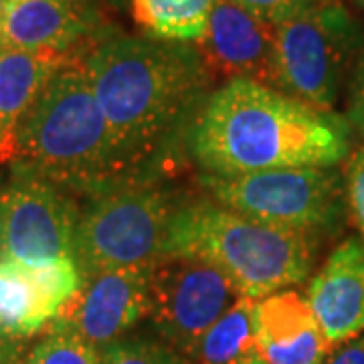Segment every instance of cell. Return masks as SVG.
<instances>
[{"label": "cell", "instance_id": "1", "mask_svg": "<svg viewBox=\"0 0 364 364\" xmlns=\"http://www.w3.org/2000/svg\"><path fill=\"white\" fill-rule=\"evenodd\" d=\"M119 146L158 181L213 93V73L191 43L107 35L81 59Z\"/></svg>", "mask_w": 364, "mask_h": 364}, {"label": "cell", "instance_id": "2", "mask_svg": "<svg viewBox=\"0 0 364 364\" xmlns=\"http://www.w3.org/2000/svg\"><path fill=\"white\" fill-rule=\"evenodd\" d=\"M350 144L346 117L257 81L231 79L196 114L186 150L203 174L233 178L284 168H334L350 156Z\"/></svg>", "mask_w": 364, "mask_h": 364}, {"label": "cell", "instance_id": "3", "mask_svg": "<svg viewBox=\"0 0 364 364\" xmlns=\"http://www.w3.org/2000/svg\"><path fill=\"white\" fill-rule=\"evenodd\" d=\"M11 162L16 172L87 198L158 182L148 178L116 140L81 59L67 63L23 117Z\"/></svg>", "mask_w": 364, "mask_h": 364}, {"label": "cell", "instance_id": "4", "mask_svg": "<svg viewBox=\"0 0 364 364\" xmlns=\"http://www.w3.org/2000/svg\"><path fill=\"white\" fill-rule=\"evenodd\" d=\"M320 239L273 227L215 198L182 200L162 257H196L227 275L243 298L263 299L299 286L312 273Z\"/></svg>", "mask_w": 364, "mask_h": 364}, {"label": "cell", "instance_id": "5", "mask_svg": "<svg viewBox=\"0 0 364 364\" xmlns=\"http://www.w3.org/2000/svg\"><path fill=\"white\" fill-rule=\"evenodd\" d=\"M363 37V26L344 2L312 0L275 26L273 87L334 112Z\"/></svg>", "mask_w": 364, "mask_h": 364}, {"label": "cell", "instance_id": "6", "mask_svg": "<svg viewBox=\"0 0 364 364\" xmlns=\"http://www.w3.org/2000/svg\"><path fill=\"white\" fill-rule=\"evenodd\" d=\"M182 200L181 193L160 181L90 198L81 208L73 251L81 275L156 263Z\"/></svg>", "mask_w": 364, "mask_h": 364}, {"label": "cell", "instance_id": "7", "mask_svg": "<svg viewBox=\"0 0 364 364\" xmlns=\"http://www.w3.org/2000/svg\"><path fill=\"white\" fill-rule=\"evenodd\" d=\"M200 186L231 210L320 241L338 233L348 210L344 172L336 166L269 170L233 178L200 174Z\"/></svg>", "mask_w": 364, "mask_h": 364}, {"label": "cell", "instance_id": "8", "mask_svg": "<svg viewBox=\"0 0 364 364\" xmlns=\"http://www.w3.org/2000/svg\"><path fill=\"white\" fill-rule=\"evenodd\" d=\"M79 208L75 195L35 174L16 172L0 188L2 261L43 267L73 259Z\"/></svg>", "mask_w": 364, "mask_h": 364}, {"label": "cell", "instance_id": "9", "mask_svg": "<svg viewBox=\"0 0 364 364\" xmlns=\"http://www.w3.org/2000/svg\"><path fill=\"white\" fill-rule=\"evenodd\" d=\"M243 298L217 267L196 257H160L150 286L148 318L162 342L188 358L198 340Z\"/></svg>", "mask_w": 364, "mask_h": 364}, {"label": "cell", "instance_id": "10", "mask_svg": "<svg viewBox=\"0 0 364 364\" xmlns=\"http://www.w3.org/2000/svg\"><path fill=\"white\" fill-rule=\"evenodd\" d=\"M156 263L102 269L83 277L75 298L67 304L63 318L95 350L128 336L150 312V286Z\"/></svg>", "mask_w": 364, "mask_h": 364}, {"label": "cell", "instance_id": "11", "mask_svg": "<svg viewBox=\"0 0 364 364\" xmlns=\"http://www.w3.org/2000/svg\"><path fill=\"white\" fill-rule=\"evenodd\" d=\"M112 35L97 0H13L0 25L4 49L85 57Z\"/></svg>", "mask_w": 364, "mask_h": 364}, {"label": "cell", "instance_id": "12", "mask_svg": "<svg viewBox=\"0 0 364 364\" xmlns=\"http://www.w3.org/2000/svg\"><path fill=\"white\" fill-rule=\"evenodd\" d=\"M196 49L213 77L249 79L273 87L275 26L247 13L233 0L215 2Z\"/></svg>", "mask_w": 364, "mask_h": 364}, {"label": "cell", "instance_id": "13", "mask_svg": "<svg viewBox=\"0 0 364 364\" xmlns=\"http://www.w3.org/2000/svg\"><path fill=\"white\" fill-rule=\"evenodd\" d=\"M308 304L332 346L364 332V241L348 237L326 257Z\"/></svg>", "mask_w": 364, "mask_h": 364}, {"label": "cell", "instance_id": "14", "mask_svg": "<svg viewBox=\"0 0 364 364\" xmlns=\"http://www.w3.org/2000/svg\"><path fill=\"white\" fill-rule=\"evenodd\" d=\"M257 334L267 364H324L332 350L308 298L296 289L257 299Z\"/></svg>", "mask_w": 364, "mask_h": 364}, {"label": "cell", "instance_id": "15", "mask_svg": "<svg viewBox=\"0 0 364 364\" xmlns=\"http://www.w3.org/2000/svg\"><path fill=\"white\" fill-rule=\"evenodd\" d=\"M83 57L53 51L4 49L0 55V160H13L16 130L51 79Z\"/></svg>", "mask_w": 364, "mask_h": 364}, {"label": "cell", "instance_id": "16", "mask_svg": "<svg viewBox=\"0 0 364 364\" xmlns=\"http://www.w3.org/2000/svg\"><path fill=\"white\" fill-rule=\"evenodd\" d=\"M59 316L61 310L33 282L26 265L0 261V338L31 340Z\"/></svg>", "mask_w": 364, "mask_h": 364}, {"label": "cell", "instance_id": "17", "mask_svg": "<svg viewBox=\"0 0 364 364\" xmlns=\"http://www.w3.org/2000/svg\"><path fill=\"white\" fill-rule=\"evenodd\" d=\"M188 360L193 364H267L257 334V299H237L198 340Z\"/></svg>", "mask_w": 364, "mask_h": 364}, {"label": "cell", "instance_id": "18", "mask_svg": "<svg viewBox=\"0 0 364 364\" xmlns=\"http://www.w3.org/2000/svg\"><path fill=\"white\" fill-rule=\"evenodd\" d=\"M217 0H130L134 21L150 37L193 43L207 31Z\"/></svg>", "mask_w": 364, "mask_h": 364}, {"label": "cell", "instance_id": "19", "mask_svg": "<svg viewBox=\"0 0 364 364\" xmlns=\"http://www.w3.org/2000/svg\"><path fill=\"white\" fill-rule=\"evenodd\" d=\"M28 364H102V352L81 338L63 318H55L31 344Z\"/></svg>", "mask_w": 364, "mask_h": 364}, {"label": "cell", "instance_id": "20", "mask_svg": "<svg viewBox=\"0 0 364 364\" xmlns=\"http://www.w3.org/2000/svg\"><path fill=\"white\" fill-rule=\"evenodd\" d=\"M102 364H193L166 342L124 336L102 350Z\"/></svg>", "mask_w": 364, "mask_h": 364}, {"label": "cell", "instance_id": "21", "mask_svg": "<svg viewBox=\"0 0 364 364\" xmlns=\"http://www.w3.org/2000/svg\"><path fill=\"white\" fill-rule=\"evenodd\" d=\"M344 186H346L348 210L354 219V225L360 231V239L364 241V144L346 158Z\"/></svg>", "mask_w": 364, "mask_h": 364}, {"label": "cell", "instance_id": "22", "mask_svg": "<svg viewBox=\"0 0 364 364\" xmlns=\"http://www.w3.org/2000/svg\"><path fill=\"white\" fill-rule=\"evenodd\" d=\"M233 2L253 16L265 21L267 25L277 26L301 11L306 4H310L312 0H233Z\"/></svg>", "mask_w": 364, "mask_h": 364}, {"label": "cell", "instance_id": "23", "mask_svg": "<svg viewBox=\"0 0 364 364\" xmlns=\"http://www.w3.org/2000/svg\"><path fill=\"white\" fill-rule=\"evenodd\" d=\"M346 119L352 126V130H356L360 136H364V55L360 57L358 67L354 71Z\"/></svg>", "mask_w": 364, "mask_h": 364}, {"label": "cell", "instance_id": "24", "mask_svg": "<svg viewBox=\"0 0 364 364\" xmlns=\"http://www.w3.org/2000/svg\"><path fill=\"white\" fill-rule=\"evenodd\" d=\"M324 364H364V332L332 346Z\"/></svg>", "mask_w": 364, "mask_h": 364}, {"label": "cell", "instance_id": "25", "mask_svg": "<svg viewBox=\"0 0 364 364\" xmlns=\"http://www.w3.org/2000/svg\"><path fill=\"white\" fill-rule=\"evenodd\" d=\"M31 340L0 338V364H28Z\"/></svg>", "mask_w": 364, "mask_h": 364}, {"label": "cell", "instance_id": "26", "mask_svg": "<svg viewBox=\"0 0 364 364\" xmlns=\"http://www.w3.org/2000/svg\"><path fill=\"white\" fill-rule=\"evenodd\" d=\"M13 0H0V25H2V18H4V14L9 11V4H11Z\"/></svg>", "mask_w": 364, "mask_h": 364}, {"label": "cell", "instance_id": "27", "mask_svg": "<svg viewBox=\"0 0 364 364\" xmlns=\"http://www.w3.org/2000/svg\"><path fill=\"white\" fill-rule=\"evenodd\" d=\"M107 2H109L112 6H116V9H126L130 0H107Z\"/></svg>", "mask_w": 364, "mask_h": 364}, {"label": "cell", "instance_id": "28", "mask_svg": "<svg viewBox=\"0 0 364 364\" xmlns=\"http://www.w3.org/2000/svg\"><path fill=\"white\" fill-rule=\"evenodd\" d=\"M0 261H2V243H0Z\"/></svg>", "mask_w": 364, "mask_h": 364}, {"label": "cell", "instance_id": "29", "mask_svg": "<svg viewBox=\"0 0 364 364\" xmlns=\"http://www.w3.org/2000/svg\"><path fill=\"white\" fill-rule=\"evenodd\" d=\"M2 51H4V47H2V45H0V55H2Z\"/></svg>", "mask_w": 364, "mask_h": 364}]
</instances>
